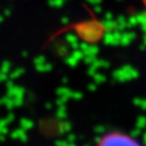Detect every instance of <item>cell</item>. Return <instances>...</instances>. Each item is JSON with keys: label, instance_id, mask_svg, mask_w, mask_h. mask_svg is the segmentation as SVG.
Returning <instances> with one entry per match:
<instances>
[{"label": "cell", "instance_id": "6da1fadb", "mask_svg": "<svg viewBox=\"0 0 146 146\" xmlns=\"http://www.w3.org/2000/svg\"><path fill=\"white\" fill-rule=\"evenodd\" d=\"M96 146H142L135 139L121 132H110L101 137Z\"/></svg>", "mask_w": 146, "mask_h": 146}]
</instances>
